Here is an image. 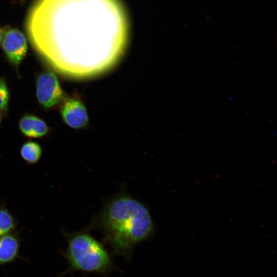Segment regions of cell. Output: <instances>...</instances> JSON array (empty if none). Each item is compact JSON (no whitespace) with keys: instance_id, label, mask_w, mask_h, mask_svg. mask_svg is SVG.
<instances>
[{"instance_id":"1","label":"cell","mask_w":277,"mask_h":277,"mask_svg":"<svg viewBox=\"0 0 277 277\" xmlns=\"http://www.w3.org/2000/svg\"><path fill=\"white\" fill-rule=\"evenodd\" d=\"M26 31L32 46L51 68L82 78L116 64L128 43L129 23L120 0H36Z\"/></svg>"},{"instance_id":"2","label":"cell","mask_w":277,"mask_h":277,"mask_svg":"<svg viewBox=\"0 0 277 277\" xmlns=\"http://www.w3.org/2000/svg\"><path fill=\"white\" fill-rule=\"evenodd\" d=\"M98 222L113 253L127 259L130 258L133 247L154 231L147 208L125 194L113 197L106 204Z\"/></svg>"},{"instance_id":"3","label":"cell","mask_w":277,"mask_h":277,"mask_svg":"<svg viewBox=\"0 0 277 277\" xmlns=\"http://www.w3.org/2000/svg\"><path fill=\"white\" fill-rule=\"evenodd\" d=\"M68 246L64 253L69 268L63 274L80 271L106 274L114 265L104 246L85 231L76 232L67 236Z\"/></svg>"},{"instance_id":"4","label":"cell","mask_w":277,"mask_h":277,"mask_svg":"<svg viewBox=\"0 0 277 277\" xmlns=\"http://www.w3.org/2000/svg\"><path fill=\"white\" fill-rule=\"evenodd\" d=\"M36 96L39 103L45 108H52L63 100L64 92L53 72L45 71L38 75Z\"/></svg>"},{"instance_id":"5","label":"cell","mask_w":277,"mask_h":277,"mask_svg":"<svg viewBox=\"0 0 277 277\" xmlns=\"http://www.w3.org/2000/svg\"><path fill=\"white\" fill-rule=\"evenodd\" d=\"M2 47L10 63L17 67L26 55L27 39L20 30L10 29L3 36Z\"/></svg>"},{"instance_id":"6","label":"cell","mask_w":277,"mask_h":277,"mask_svg":"<svg viewBox=\"0 0 277 277\" xmlns=\"http://www.w3.org/2000/svg\"><path fill=\"white\" fill-rule=\"evenodd\" d=\"M61 114L64 122L72 128L84 127L88 122L86 108L79 98L66 100L61 107Z\"/></svg>"},{"instance_id":"7","label":"cell","mask_w":277,"mask_h":277,"mask_svg":"<svg viewBox=\"0 0 277 277\" xmlns=\"http://www.w3.org/2000/svg\"><path fill=\"white\" fill-rule=\"evenodd\" d=\"M21 132L30 138H39L45 136L48 132L49 127L41 118L32 114H26L19 121Z\"/></svg>"},{"instance_id":"8","label":"cell","mask_w":277,"mask_h":277,"mask_svg":"<svg viewBox=\"0 0 277 277\" xmlns=\"http://www.w3.org/2000/svg\"><path fill=\"white\" fill-rule=\"evenodd\" d=\"M20 242L16 234L12 233L0 236V264L13 261L17 258Z\"/></svg>"},{"instance_id":"9","label":"cell","mask_w":277,"mask_h":277,"mask_svg":"<svg viewBox=\"0 0 277 277\" xmlns=\"http://www.w3.org/2000/svg\"><path fill=\"white\" fill-rule=\"evenodd\" d=\"M20 154L26 163L34 164L39 161L42 155V149L38 143L29 141L21 146Z\"/></svg>"},{"instance_id":"10","label":"cell","mask_w":277,"mask_h":277,"mask_svg":"<svg viewBox=\"0 0 277 277\" xmlns=\"http://www.w3.org/2000/svg\"><path fill=\"white\" fill-rule=\"evenodd\" d=\"M16 225L13 215L6 208L0 207V236L12 233Z\"/></svg>"},{"instance_id":"11","label":"cell","mask_w":277,"mask_h":277,"mask_svg":"<svg viewBox=\"0 0 277 277\" xmlns=\"http://www.w3.org/2000/svg\"><path fill=\"white\" fill-rule=\"evenodd\" d=\"M9 101V92L3 78H0V111H7Z\"/></svg>"},{"instance_id":"12","label":"cell","mask_w":277,"mask_h":277,"mask_svg":"<svg viewBox=\"0 0 277 277\" xmlns=\"http://www.w3.org/2000/svg\"><path fill=\"white\" fill-rule=\"evenodd\" d=\"M2 38H3V35H2V31L0 29V43L2 41Z\"/></svg>"},{"instance_id":"13","label":"cell","mask_w":277,"mask_h":277,"mask_svg":"<svg viewBox=\"0 0 277 277\" xmlns=\"http://www.w3.org/2000/svg\"><path fill=\"white\" fill-rule=\"evenodd\" d=\"M1 121H2V114H1V111H0V123L1 122Z\"/></svg>"}]
</instances>
